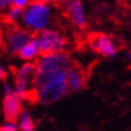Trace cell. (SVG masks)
Wrapping results in <instances>:
<instances>
[{
  "label": "cell",
  "instance_id": "6da1fadb",
  "mask_svg": "<svg viewBox=\"0 0 131 131\" xmlns=\"http://www.w3.org/2000/svg\"><path fill=\"white\" fill-rule=\"evenodd\" d=\"M71 66V58L64 51L42 54L39 61L35 65V75L32 81V87H35L41 82L52 78L54 76L68 71Z\"/></svg>",
  "mask_w": 131,
  "mask_h": 131
},
{
  "label": "cell",
  "instance_id": "7a4b0ae2",
  "mask_svg": "<svg viewBox=\"0 0 131 131\" xmlns=\"http://www.w3.org/2000/svg\"><path fill=\"white\" fill-rule=\"evenodd\" d=\"M52 6L51 4L31 1L23 10L22 22L24 28L30 32H41L45 29L49 28L52 22Z\"/></svg>",
  "mask_w": 131,
  "mask_h": 131
},
{
  "label": "cell",
  "instance_id": "3957f363",
  "mask_svg": "<svg viewBox=\"0 0 131 131\" xmlns=\"http://www.w3.org/2000/svg\"><path fill=\"white\" fill-rule=\"evenodd\" d=\"M66 72L54 76L34 87L35 97L42 105H51L59 101L68 94Z\"/></svg>",
  "mask_w": 131,
  "mask_h": 131
},
{
  "label": "cell",
  "instance_id": "277c9868",
  "mask_svg": "<svg viewBox=\"0 0 131 131\" xmlns=\"http://www.w3.org/2000/svg\"><path fill=\"white\" fill-rule=\"evenodd\" d=\"M40 48L41 54H48V53H56L61 52L66 47L68 40L66 37L57 29L47 28L43 31L39 32V35L35 37Z\"/></svg>",
  "mask_w": 131,
  "mask_h": 131
},
{
  "label": "cell",
  "instance_id": "5b68a950",
  "mask_svg": "<svg viewBox=\"0 0 131 131\" xmlns=\"http://www.w3.org/2000/svg\"><path fill=\"white\" fill-rule=\"evenodd\" d=\"M34 75H35V64L30 61H27L17 70L13 90L22 100L27 99L31 91Z\"/></svg>",
  "mask_w": 131,
  "mask_h": 131
},
{
  "label": "cell",
  "instance_id": "8992f818",
  "mask_svg": "<svg viewBox=\"0 0 131 131\" xmlns=\"http://www.w3.org/2000/svg\"><path fill=\"white\" fill-rule=\"evenodd\" d=\"M3 111L6 120L16 122L22 110V99L17 95L11 85H5V96L3 102Z\"/></svg>",
  "mask_w": 131,
  "mask_h": 131
},
{
  "label": "cell",
  "instance_id": "52a82bcc",
  "mask_svg": "<svg viewBox=\"0 0 131 131\" xmlns=\"http://www.w3.org/2000/svg\"><path fill=\"white\" fill-rule=\"evenodd\" d=\"M32 39L31 32L25 28H19V27H13L7 31L6 37H5V43L6 48L11 53H18L20 48L28 41Z\"/></svg>",
  "mask_w": 131,
  "mask_h": 131
},
{
  "label": "cell",
  "instance_id": "ba28073f",
  "mask_svg": "<svg viewBox=\"0 0 131 131\" xmlns=\"http://www.w3.org/2000/svg\"><path fill=\"white\" fill-rule=\"evenodd\" d=\"M90 47L103 57H108V58H113L115 57L118 48L115 46L114 41L112 40V37H110L106 34H95L90 37L89 40Z\"/></svg>",
  "mask_w": 131,
  "mask_h": 131
},
{
  "label": "cell",
  "instance_id": "9c48e42d",
  "mask_svg": "<svg viewBox=\"0 0 131 131\" xmlns=\"http://www.w3.org/2000/svg\"><path fill=\"white\" fill-rule=\"evenodd\" d=\"M65 7L69 19L75 27L84 28L87 25V13L83 3L81 0H70Z\"/></svg>",
  "mask_w": 131,
  "mask_h": 131
},
{
  "label": "cell",
  "instance_id": "30bf717a",
  "mask_svg": "<svg viewBox=\"0 0 131 131\" xmlns=\"http://www.w3.org/2000/svg\"><path fill=\"white\" fill-rule=\"evenodd\" d=\"M85 77L84 73L78 68L70 66L66 71V84H68L69 91H78L84 87Z\"/></svg>",
  "mask_w": 131,
  "mask_h": 131
},
{
  "label": "cell",
  "instance_id": "8fae6325",
  "mask_svg": "<svg viewBox=\"0 0 131 131\" xmlns=\"http://www.w3.org/2000/svg\"><path fill=\"white\" fill-rule=\"evenodd\" d=\"M17 54L24 61H31V60L36 59L41 54V52H40V48H39V45H37V41H36L35 37H32L30 41H28L18 51Z\"/></svg>",
  "mask_w": 131,
  "mask_h": 131
},
{
  "label": "cell",
  "instance_id": "7c38bea8",
  "mask_svg": "<svg viewBox=\"0 0 131 131\" xmlns=\"http://www.w3.org/2000/svg\"><path fill=\"white\" fill-rule=\"evenodd\" d=\"M17 126L19 131H35V122L29 111H22L17 118Z\"/></svg>",
  "mask_w": 131,
  "mask_h": 131
},
{
  "label": "cell",
  "instance_id": "4fadbf2b",
  "mask_svg": "<svg viewBox=\"0 0 131 131\" xmlns=\"http://www.w3.org/2000/svg\"><path fill=\"white\" fill-rule=\"evenodd\" d=\"M23 16V8L16 7V6H10L5 11V19L8 23H17L18 20H22Z\"/></svg>",
  "mask_w": 131,
  "mask_h": 131
},
{
  "label": "cell",
  "instance_id": "5bb4252c",
  "mask_svg": "<svg viewBox=\"0 0 131 131\" xmlns=\"http://www.w3.org/2000/svg\"><path fill=\"white\" fill-rule=\"evenodd\" d=\"M0 131H19V130H18V126H17L16 122L6 120V123H4L0 126Z\"/></svg>",
  "mask_w": 131,
  "mask_h": 131
},
{
  "label": "cell",
  "instance_id": "9a60e30c",
  "mask_svg": "<svg viewBox=\"0 0 131 131\" xmlns=\"http://www.w3.org/2000/svg\"><path fill=\"white\" fill-rule=\"evenodd\" d=\"M10 1H11V6H16L23 10L31 3V0H10Z\"/></svg>",
  "mask_w": 131,
  "mask_h": 131
},
{
  "label": "cell",
  "instance_id": "2e32d148",
  "mask_svg": "<svg viewBox=\"0 0 131 131\" xmlns=\"http://www.w3.org/2000/svg\"><path fill=\"white\" fill-rule=\"evenodd\" d=\"M11 6V1L10 0H0V13H3Z\"/></svg>",
  "mask_w": 131,
  "mask_h": 131
},
{
  "label": "cell",
  "instance_id": "e0dca14e",
  "mask_svg": "<svg viewBox=\"0 0 131 131\" xmlns=\"http://www.w3.org/2000/svg\"><path fill=\"white\" fill-rule=\"evenodd\" d=\"M69 1H70V0H56L54 3L58 4V5H60V6H66Z\"/></svg>",
  "mask_w": 131,
  "mask_h": 131
},
{
  "label": "cell",
  "instance_id": "ac0fdd59",
  "mask_svg": "<svg viewBox=\"0 0 131 131\" xmlns=\"http://www.w3.org/2000/svg\"><path fill=\"white\" fill-rule=\"evenodd\" d=\"M31 1H37V3H45V4H53L56 0H31Z\"/></svg>",
  "mask_w": 131,
  "mask_h": 131
},
{
  "label": "cell",
  "instance_id": "d6986e66",
  "mask_svg": "<svg viewBox=\"0 0 131 131\" xmlns=\"http://www.w3.org/2000/svg\"><path fill=\"white\" fill-rule=\"evenodd\" d=\"M4 77H5V70H4V68L0 65V81L3 80Z\"/></svg>",
  "mask_w": 131,
  "mask_h": 131
},
{
  "label": "cell",
  "instance_id": "ffe728a7",
  "mask_svg": "<svg viewBox=\"0 0 131 131\" xmlns=\"http://www.w3.org/2000/svg\"><path fill=\"white\" fill-rule=\"evenodd\" d=\"M127 58H129V59H131V52H129V53H127Z\"/></svg>",
  "mask_w": 131,
  "mask_h": 131
}]
</instances>
